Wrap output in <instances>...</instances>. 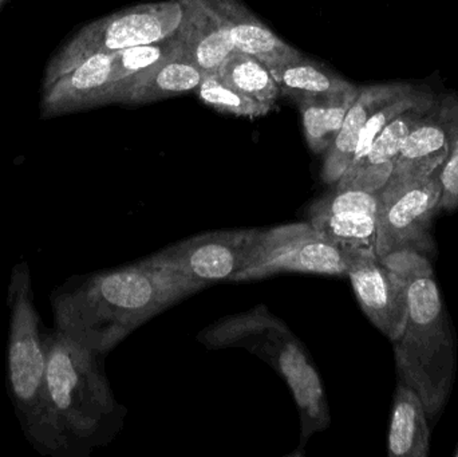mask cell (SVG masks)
<instances>
[{"mask_svg":"<svg viewBox=\"0 0 458 457\" xmlns=\"http://www.w3.org/2000/svg\"><path fill=\"white\" fill-rule=\"evenodd\" d=\"M207 286L153 255L72 276L51 292L54 329L106 356L148 319Z\"/></svg>","mask_w":458,"mask_h":457,"instance_id":"6da1fadb","label":"cell"},{"mask_svg":"<svg viewBox=\"0 0 458 457\" xmlns=\"http://www.w3.org/2000/svg\"><path fill=\"white\" fill-rule=\"evenodd\" d=\"M382 262L403 278L408 298L405 329L394 343L400 383L419 394L428 418H436L454 386L456 340L432 265L414 251L395 252Z\"/></svg>","mask_w":458,"mask_h":457,"instance_id":"7a4b0ae2","label":"cell"},{"mask_svg":"<svg viewBox=\"0 0 458 457\" xmlns=\"http://www.w3.org/2000/svg\"><path fill=\"white\" fill-rule=\"evenodd\" d=\"M105 354L51 330L47 349L48 405L64 457H86L109 444L126 410L115 399Z\"/></svg>","mask_w":458,"mask_h":457,"instance_id":"3957f363","label":"cell"},{"mask_svg":"<svg viewBox=\"0 0 458 457\" xmlns=\"http://www.w3.org/2000/svg\"><path fill=\"white\" fill-rule=\"evenodd\" d=\"M207 348H240L260 357L287 384L301 419V442L293 456H303L307 443L330 426V410L314 360L293 330L266 306L225 317L201 330Z\"/></svg>","mask_w":458,"mask_h":457,"instance_id":"277c9868","label":"cell"},{"mask_svg":"<svg viewBox=\"0 0 458 457\" xmlns=\"http://www.w3.org/2000/svg\"><path fill=\"white\" fill-rule=\"evenodd\" d=\"M7 306L8 394L16 418L27 442L40 455L64 457L46 385L51 330L38 313L31 270L26 262L16 263L11 271Z\"/></svg>","mask_w":458,"mask_h":457,"instance_id":"5b68a950","label":"cell"},{"mask_svg":"<svg viewBox=\"0 0 458 457\" xmlns=\"http://www.w3.org/2000/svg\"><path fill=\"white\" fill-rule=\"evenodd\" d=\"M182 19L179 0L148 3L113 13L83 27L51 62L46 74L61 72L96 54H114L165 39Z\"/></svg>","mask_w":458,"mask_h":457,"instance_id":"8992f818","label":"cell"},{"mask_svg":"<svg viewBox=\"0 0 458 457\" xmlns=\"http://www.w3.org/2000/svg\"><path fill=\"white\" fill-rule=\"evenodd\" d=\"M440 168L427 179L401 190H379L376 254L379 259L400 251L429 254L430 225L440 211Z\"/></svg>","mask_w":458,"mask_h":457,"instance_id":"52a82bcc","label":"cell"},{"mask_svg":"<svg viewBox=\"0 0 458 457\" xmlns=\"http://www.w3.org/2000/svg\"><path fill=\"white\" fill-rule=\"evenodd\" d=\"M264 233L266 228L201 233L172 244L153 257L207 284L239 282L240 276L258 262Z\"/></svg>","mask_w":458,"mask_h":457,"instance_id":"ba28073f","label":"cell"},{"mask_svg":"<svg viewBox=\"0 0 458 457\" xmlns=\"http://www.w3.org/2000/svg\"><path fill=\"white\" fill-rule=\"evenodd\" d=\"M285 273L347 275L346 255L310 222L266 228L260 257L239 282Z\"/></svg>","mask_w":458,"mask_h":457,"instance_id":"9c48e42d","label":"cell"},{"mask_svg":"<svg viewBox=\"0 0 458 457\" xmlns=\"http://www.w3.org/2000/svg\"><path fill=\"white\" fill-rule=\"evenodd\" d=\"M346 260L347 276L360 308L377 329L395 343L403 335L408 317L403 278L376 251H350Z\"/></svg>","mask_w":458,"mask_h":457,"instance_id":"30bf717a","label":"cell"},{"mask_svg":"<svg viewBox=\"0 0 458 457\" xmlns=\"http://www.w3.org/2000/svg\"><path fill=\"white\" fill-rule=\"evenodd\" d=\"M378 207V192L335 187L312 203L309 222L344 255L376 251Z\"/></svg>","mask_w":458,"mask_h":457,"instance_id":"8fae6325","label":"cell"},{"mask_svg":"<svg viewBox=\"0 0 458 457\" xmlns=\"http://www.w3.org/2000/svg\"><path fill=\"white\" fill-rule=\"evenodd\" d=\"M113 83L112 54H96L61 72L46 74L40 104L42 115L54 117L109 102Z\"/></svg>","mask_w":458,"mask_h":457,"instance_id":"7c38bea8","label":"cell"},{"mask_svg":"<svg viewBox=\"0 0 458 457\" xmlns=\"http://www.w3.org/2000/svg\"><path fill=\"white\" fill-rule=\"evenodd\" d=\"M452 99L435 102L406 137L394 161L392 176L382 188L395 190L427 179L441 168L448 156V121Z\"/></svg>","mask_w":458,"mask_h":457,"instance_id":"4fadbf2b","label":"cell"},{"mask_svg":"<svg viewBox=\"0 0 458 457\" xmlns=\"http://www.w3.org/2000/svg\"><path fill=\"white\" fill-rule=\"evenodd\" d=\"M435 102V97H430L390 121L379 131L368 152L360 160L354 161L344 172V176L336 182V187L379 192L392 176L395 157L400 153L406 137L429 112Z\"/></svg>","mask_w":458,"mask_h":457,"instance_id":"5bb4252c","label":"cell"},{"mask_svg":"<svg viewBox=\"0 0 458 457\" xmlns=\"http://www.w3.org/2000/svg\"><path fill=\"white\" fill-rule=\"evenodd\" d=\"M414 86L406 83L376 85L360 89L354 104L350 107L342 123L341 131L327 149L322 177L328 184H336L350 168L357 152L358 139L369 118L384 105L406 96L414 90Z\"/></svg>","mask_w":458,"mask_h":457,"instance_id":"9a60e30c","label":"cell"},{"mask_svg":"<svg viewBox=\"0 0 458 457\" xmlns=\"http://www.w3.org/2000/svg\"><path fill=\"white\" fill-rule=\"evenodd\" d=\"M231 35L234 50L258 58L268 69L301 58V54L283 42L266 24L245 10L237 0H200Z\"/></svg>","mask_w":458,"mask_h":457,"instance_id":"2e32d148","label":"cell"},{"mask_svg":"<svg viewBox=\"0 0 458 457\" xmlns=\"http://www.w3.org/2000/svg\"><path fill=\"white\" fill-rule=\"evenodd\" d=\"M182 19L177 32L182 38L184 55L204 75L216 72L233 53L234 46L225 24L200 0H179Z\"/></svg>","mask_w":458,"mask_h":457,"instance_id":"e0dca14e","label":"cell"},{"mask_svg":"<svg viewBox=\"0 0 458 457\" xmlns=\"http://www.w3.org/2000/svg\"><path fill=\"white\" fill-rule=\"evenodd\" d=\"M204 74L184 55L174 56L131 80L113 83L110 101L149 102L195 90Z\"/></svg>","mask_w":458,"mask_h":457,"instance_id":"ac0fdd59","label":"cell"},{"mask_svg":"<svg viewBox=\"0 0 458 457\" xmlns=\"http://www.w3.org/2000/svg\"><path fill=\"white\" fill-rule=\"evenodd\" d=\"M387 448L392 457L429 456L427 410L419 394L403 383L398 384L395 391Z\"/></svg>","mask_w":458,"mask_h":457,"instance_id":"d6986e66","label":"cell"},{"mask_svg":"<svg viewBox=\"0 0 458 457\" xmlns=\"http://www.w3.org/2000/svg\"><path fill=\"white\" fill-rule=\"evenodd\" d=\"M358 93L360 88L352 85L328 96L296 99L301 107L307 142L314 152H327Z\"/></svg>","mask_w":458,"mask_h":457,"instance_id":"ffe728a7","label":"cell"},{"mask_svg":"<svg viewBox=\"0 0 458 457\" xmlns=\"http://www.w3.org/2000/svg\"><path fill=\"white\" fill-rule=\"evenodd\" d=\"M280 91L299 99L304 97L328 96L352 86L344 78L333 74L319 64L301 58L269 69Z\"/></svg>","mask_w":458,"mask_h":457,"instance_id":"44dd1931","label":"cell"},{"mask_svg":"<svg viewBox=\"0 0 458 457\" xmlns=\"http://www.w3.org/2000/svg\"><path fill=\"white\" fill-rule=\"evenodd\" d=\"M220 77L239 90L272 109L280 88L266 64L250 54L234 50L217 70Z\"/></svg>","mask_w":458,"mask_h":457,"instance_id":"7402d4cb","label":"cell"},{"mask_svg":"<svg viewBox=\"0 0 458 457\" xmlns=\"http://www.w3.org/2000/svg\"><path fill=\"white\" fill-rule=\"evenodd\" d=\"M182 42L179 32L171 37L149 45L134 46L117 51L113 55V69H114V83L123 80H131L141 72L180 55L182 53Z\"/></svg>","mask_w":458,"mask_h":457,"instance_id":"603a6c76","label":"cell"},{"mask_svg":"<svg viewBox=\"0 0 458 457\" xmlns=\"http://www.w3.org/2000/svg\"><path fill=\"white\" fill-rule=\"evenodd\" d=\"M199 94L206 104L211 105L215 109L239 117H260L271 110L266 105L232 88L217 72L204 75L199 86Z\"/></svg>","mask_w":458,"mask_h":457,"instance_id":"cb8c5ba5","label":"cell"},{"mask_svg":"<svg viewBox=\"0 0 458 457\" xmlns=\"http://www.w3.org/2000/svg\"><path fill=\"white\" fill-rule=\"evenodd\" d=\"M441 185L440 209L454 211L458 207V99H452L448 121V156L438 173Z\"/></svg>","mask_w":458,"mask_h":457,"instance_id":"d4e9b609","label":"cell"},{"mask_svg":"<svg viewBox=\"0 0 458 457\" xmlns=\"http://www.w3.org/2000/svg\"><path fill=\"white\" fill-rule=\"evenodd\" d=\"M456 456L458 457V450L456 451Z\"/></svg>","mask_w":458,"mask_h":457,"instance_id":"484cf974","label":"cell"},{"mask_svg":"<svg viewBox=\"0 0 458 457\" xmlns=\"http://www.w3.org/2000/svg\"><path fill=\"white\" fill-rule=\"evenodd\" d=\"M3 0H0V4H2Z\"/></svg>","mask_w":458,"mask_h":457,"instance_id":"4316f807","label":"cell"}]
</instances>
